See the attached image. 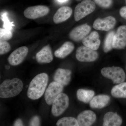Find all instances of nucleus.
I'll use <instances>...</instances> for the list:
<instances>
[{
	"mask_svg": "<svg viewBox=\"0 0 126 126\" xmlns=\"http://www.w3.org/2000/svg\"><path fill=\"white\" fill-rule=\"evenodd\" d=\"M48 79V76L45 73L36 75L29 86L27 92L28 97L32 100H36L42 96L45 92Z\"/></svg>",
	"mask_w": 126,
	"mask_h": 126,
	"instance_id": "f257e3e1",
	"label": "nucleus"
},
{
	"mask_svg": "<svg viewBox=\"0 0 126 126\" xmlns=\"http://www.w3.org/2000/svg\"><path fill=\"white\" fill-rule=\"evenodd\" d=\"M23 88V82L19 79H6L0 86V97L6 98L16 96L20 93Z\"/></svg>",
	"mask_w": 126,
	"mask_h": 126,
	"instance_id": "f03ea898",
	"label": "nucleus"
},
{
	"mask_svg": "<svg viewBox=\"0 0 126 126\" xmlns=\"http://www.w3.org/2000/svg\"><path fill=\"white\" fill-rule=\"evenodd\" d=\"M102 75L111 79L114 84L123 82L126 79V75L124 70L119 67H108L104 68L101 70Z\"/></svg>",
	"mask_w": 126,
	"mask_h": 126,
	"instance_id": "7ed1b4c3",
	"label": "nucleus"
},
{
	"mask_svg": "<svg viewBox=\"0 0 126 126\" xmlns=\"http://www.w3.org/2000/svg\"><path fill=\"white\" fill-rule=\"evenodd\" d=\"M96 9V5L92 0H83L79 3L74 10V19L78 21L85 16L92 13Z\"/></svg>",
	"mask_w": 126,
	"mask_h": 126,
	"instance_id": "20e7f679",
	"label": "nucleus"
},
{
	"mask_svg": "<svg viewBox=\"0 0 126 126\" xmlns=\"http://www.w3.org/2000/svg\"><path fill=\"white\" fill-rule=\"evenodd\" d=\"M69 106V98L67 94L61 93L55 99L52 108V114L58 117L64 112Z\"/></svg>",
	"mask_w": 126,
	"mask_h": 126,
	"instance_id": "39448f33",
	"label": "nucleus"
},
{
	"mask_svg": "<svg viewBox=\"0 0 126 126\" xmlns=\"http://www.w3.org/2000/svg\"><path fill=\"white\" fill-rule=\"evenodd\" d=\"M98 57V54L96 50L84 46L78 47L76 51V58L80 62H93Z\"/></svg>",
	"mask_w": 126,
	"mask_h": 126,
	"instance_id": "423d86ee",
	"label": "nucleus"
},
{
	"mask_svg": "<svg viewBox=\"0 0 126 126\" xmlns=\"http://www.w3.org/2000/svg\"><path fill=\"white\" fill-rule=\"evenodd\" d=\"M49 11L48 7L40 5L28 7L25 10L24 15L28 19H35L47 15Z\"/></svg>",
	"mask_w": 126,
	"mask_h": 126,
	"instance_id": "0eeeda50",
	"label": "nucleus"
},
{
	"mask_svg": "<svg viewBox=\"0 0 126 126\" xmlns=\"http://www.w3.org/2000/svg\"><path fill=\"white\" fill-rule=\"evenodd\" d=\"M63 86L57 82L54 81L50 83L46 91L45 99L48 105L52 104L53 102L63 92Z\"/></svg>",
	"mask_w": 126,
	"mask_h": 126,
	"instance_id": "6e6552de",
	"label": "nucleus"
},
{
	"mask_svg": "<svg viewBox=\"0 0 126 126\" xmlns=\"http://www.w3.org/2000/svg\"><path fill=\"white\" fill-rule=\"evenodd\" d=\"M29 52L26 46H22L16 49L12 52L8 58V62L13 66L19 65L24 60Z\"/></svg>",
	"mask_w": 126,
	"mask_h": 126,
	"instance_id": "1a4fd4ad",
	"label": "nucleus"
},
{
	"mask_svg": "<svg viewBox=\"0 0 126 126\" xmlns=\"http://www.w3.org/2000/svg\"><path fill=\"white\" fill-rule=\"evenodd\" d=\"M116 23L115 18L110 16L103 19H96L93 23V27L97 30L109 31L114 27Z\"/></svg>",
	"mask_w": 126,
	"mask_h": 126,
	"instance_id": "9d476101",
	"label": "nucleus"
},
{
	"mask_svg": "<svg viewBox=\"0 0 126 126\" xmlns=\"http://www.w3.org/2000/svg\"><path fill=\"white\" fill-rule=\"evenodd\" d=\"M91 30L90 26L87 24H83L77 26L72 30L69 36L72 40L75 42H79L86 37Z\"/></svg>",
	"mask_w": 126,
	"mask_h": 126,
	"instance_id": "9b49d317",
	"label": "nucleus"
},
{
	"mask_svg": "<svg viewBox=\"0 0 126 126\" xmlns=\"http://www.w3.org/2000/svg\"><path fill=\"white\" fill-rule=\"evenodd\" d=\"M126 46V25H122L117 29L114 37L113 48L121 49Z\"/></svg>",
	"mask_w": 126,
	"mask_h": 126,
	"instance_id": "f8f14e48",
	"label": "nucleus"
},
{
	"mask_svg": "<svg viewBox=\"0 0 126 126\" xmlns=\"http://www.w3.org/2000/svg\"><path fill=\"white\" fill-rule=\"evenodd\" d=\"M96 119V115L93 111L90 110H85L80 113L77 117L79 126H92Z\"/></svg>",
	"mask_w": 126,
	"mask_h": 126,
	"instance_id": "ddd939ff",
	"label": "nucleus"
},
{
	"mask_svg": "<svg viewBox=\"0 0 126 126\" xmlns=\"http://www.w3.org/2000/svg\"><path fill=\"white\" fill-rule=\"evenodd\" d=\"M72 72L67 69L58 68L55 71L54 75V80L63 86H67L71 79Z\"/></svg>",
	"mask_w": 126,
	"mask_h": 126,
	"instance_id": "4468645a",
	"label": "nucleus"
},
{
	"mask_svg": "<svg viewBox=\"0 0 126 126\" xmlns=\"http://www.w3.org/2000/svg\"><path fill=\"white\" fill-rule=\"evenodd\" d=\"M82 43L84 46L96 50L99 48L101 41L99 34L96 31H93L82 40Z\"/></svg>",
	"mask_w": 126,
	"mask_h": 126,
	"instance_id": "2eb2a0df",
	"label": "nucleus"
},
{
	"mask_svg": "<svg viewBox=\"0 0 126 126\" xmlns=\"http://www.w3.org/2000/svg\"><path fill=\"white\" fill-rule=\"evenodd\" d=\"M36 61L39 63H51L53 59L52 49L49 45L46 46L36 53L35 56Z\"/></svg>",
	"mask_w": 126,
	"mask_h": 126,
	"instance_id": "dca6fc26",
	"label": "nucleus"
},
{
	"mask_svg": "<svg viewBox=\"0 0 126 126\" xmlns=\"http://www.w3.org/2000/svg\"><path fill=\"white\" fill-rule=\"evenodd\" d=\"M73 10L69 6H62L56 11L53 18V21L55 24L63 23L68 19L72 15Z\"/></svg>",
	"mask_w": 126,
	"mask_h": 126,
	"instance_id": "f3484780",
	"label": "nucleus"
},
{
	"mask_svg": "<svg viewBox=\"0 0 126 126\" xmlns=\"http://www.w3.org/2000/svg\"><path fill=\"white\" fill-rule=\"evenodd\" d=\"M122 123V118L116 113L108 112L106 113L103 118L104 126H119Z\"/></svg>",
	"mask_w": 126,
	"mask_h": 126,
	"instance_id": "a211bd4d",
	"label": "nucleus"
},
{
	"mask_svg": "<svg viewBox=\"0 0 126 126\" xmlns=\"http://www.w3.org/2000/svg\"><path fill=\"white\" fill-rule=\"evenodd\" d=\"M110 97L106 94H100L93 97L89 103L90 107L94 109H101L109 103Z\"/></svg>",
	"mask_w": 126,
	"mask_h": 126,
	"instance_id": "6ab92c4d",
	"label": "nucleus"
},
{
	"mask_svg": "<svg viewBox=\"0 0 126 126\" xmlns=\"http://www.w3.org/2000/svg\"><path fill=\"white\" fill-rule=\"evenodd\" d=\"M74 45L72 42L67 41L60 48L55 50L54 55L56 58L63 59L70 54L74 49Z\"/></svg>",
	"mask_w": 126,
	"mask_h": 126,
	"instance_id": "aec40b11",
	"label": "nucleus"
},
{
	"mask_svg": "<svg viewBox=\"0 0 126 126\" xmlns=\"http://www.w3.org/2000/svg\"><path fill=\"white\" fill-rule=\"evenodd\" d=\"M94 92L92 90L80 89L77 92V97L80 101L84 103L90 102L94 97Z\"/></svg>",
	"mask_w": 126,
	"mask_h": 126,
	"instance_id": "412c9836",
	"label": "nucleus"
},
{
	"mask_svg": "<svg viewBox=\"0 0 126 126\" xmlns=\"http://www.w3.org/2000/svg\"><path fill=\"white\" fill-rule=\"evenodd\" d=\"M111 94L117 98H126V82L118 84L113 87L111 90Z\"/></svg>",
	"mask_w": 126,
	"mask_h": 126,
	"instance_id": "4be33fe9",
	"label": "nucleus"
},
{
	"mask_svg": "<svg viewBox=\"0 0 126 126\" xmlns=\"http://www.w3.org/2000/svg\"><path fill=\"white\" fill-rule=\"evenodd\" d=\"M115 33L113 31H111L107 35L104 44L103 50L105 53H108L113 48V43Z\"/></svg>",
	"mask_w": 126,
	"mask_h": 126,
	"instance_id": "5701e85b",
	"label": "nucleus"
},
{
	"mask_svg": "<svg viewBox=\"0 0 126 126\" xmlns=\"http://www.w3.org/2000/svg\"><path fill=\"white\" fill-rule=\"evenodd\" d=\"M56 126H79L77 119L71 117L62 118L57 121Z\"/></svg>",
	"mask_w": 126,
	"mask_h": 126,
	"instance_id": "b1692460",
	"label": "nucleus"
},
{
	"mask_svg": "<svg viewBox=\"0 0 126 126\" xmlns=\"http://www.w3.org/2000/svg\"><path fill=\"white\" fill-rule=\"evenodd\" d=\"M13 36V34L11 31L8 30L0 29V40L7 41L11 39Z\"/></svg>",
	"mask_w": 126,
	"mask_h": 126,
	"instance_id": "393cba45",
	"label": "nucleus"
},
{
	"mask_svg": "<svg viewBox=\"0 0 126 126\" xmlns=\"http://www.w3.org/2000/svg\"><path fill=\"white\" fill-rule=\"evenodd\" d=\"M11 47L9 43L5 41H0V54H5L10 50Z\"/></svg>",
	"mask_w": 126,
	"mask_h": 126,
	"instance_id": "a878e982",
	"label": "nucleus"
},
{
	"mask_svg": "<svg viewBox=\"0 0 126 126\" xmlns=\"http://www.w3.org/2000/svg\"><path fill=\"white\" fill-rule=\"evenodd\" d=\"M93 1L99 7L104 9L111 7L113 3L112 0H93Z\"/></svg>",
	"mask_w": 126,
	"mask_h": 126,
	"instance_id": "bb28decb",
	"label": "nucleus"
},
{
	"mask_svg": "<svg viewBox=\"0 0 126 126\" xmlns=\"http://www.w3.org/2000/svg\"><path fill=\"white\" fill-rule=\"evenodd\" d=\"M30 126H40V119L38 116H34L32 118L30 122Z\"/></svg>",
	"mask_w": 126,
	"mask_h": 126,
	"instance_id": "cd10ccee",
	"label": "nucleus"
},
{
	"mask_svg": "<svg viewBox=\"0 0 126 126\" xmlns=\"http://www.w3.org/2000/svg\"><path fill=\"white\" fill-rule=\"evenodd\" d=\"M119 14L122 17L126 20V6H123L120 9Z\"/></svg>",
	"mask_w": 126,
	"mask_h": 126,
	"instance_id": "c85d7f7f",
	"label": "nucleus"
},
{
	"mask_svg": "<svg viewBox=\"0 0 126 126\" xmlns=\"http://www.w3.org/2000/svg\"><path fill=\"white\" fill-rule=\"evenodd\" d=\"M14 126H24L22 120L20 119H18L16 120L14 124Z\"/></svg>",
	"mask_w": 126,
	"mask_h": 126,
	"instance_id": "c756f323",
	"label": "nucleus"
},
{
	"mask_svg": "<svg viewBox=\"0 0 126 126\" xmlns=\"http://www.w3.org/2000/svg\"><path fill=\"white\" fill-rule=\"evenodd\" d=\"M66 0H58V1L60 2H64V1H66Z\"/></svg>",
	"mask_w": 126,
	"mask_h": 126,
	"instance_id": "7c9ffc66",
	"label": "nucleus"
},
{
	"mask_svg": "<svg viewBox=\"0 0 126 126\" xmlns=\"http://www.w3.org/2000/svg\"><path fill=\"white\" fill-rule=\"evenodd\" d=\"M5 68H6V69H9V68H10V67H9V66H7V67H5Z\"/></svg>",
	"mask_w": 126,
	"mask_h": 126,
	"instance_id": "2f4dec72",
	"label": "nucleus"
},
{
	"mask_svg": "<svg viewBox=\"0 0 126 126\" xmlns=\"http://www.w3.org/2000/svg\"><path fill=\"white\" fill-rule=\"evenodd\" d=\"M76 1H80L81 0H76Z\"/></svg>",
	"mask_w": 126,
	"mask_h": 126,
	"instance_id": "473e14b6",
	"label": "nucleus"
},
{
	"mask_svg": "<svg viewBox=\"0 0 126 126\" xmlns=\"http://www.w3.org/2000/svg\"><path fill=\"white\" fill-rule=\"evenodd\" d=\"M125 1H126V0H125Z\"/></svg>",
	"mask_w": 126,
	"mask_h": 126,
	"instance_id": "72a5a7b5",
	"label": "nucleus"
},
{
	"mask_svg": "<svg viewBox=\"0 0 126 126\" xmlns=\"http://www.w3.org/2000/svg\"></svg>",
	"mask_w": 126,
	"mask_h": 126,
	"instance_id": "f704fd0d",
	"label": "nucleus"
}]
</instances>
